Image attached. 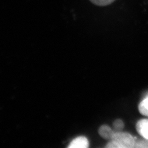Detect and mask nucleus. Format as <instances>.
<instances>
[{
    "label": "nucleus",
    "instance_id": "f257e3e1",
    "mask_svg": "<svg viewBox=\"0 0 148 148\" xmlns=\"http://www.w3.org/2000/svg\"><path fill=\"white\" fill-rule=\"evenodd\" d=\"M111 140L116 142L120 148H134L136 143L134 138L127 132H115Z\"/></svg>",
    "mask_w": 148,
    "mask_h": 148
},
{
    "label": "nucleus",
    "instance_id": "f03ea898",
    "mask_svg": "<svg viewBox=\"0 0 148 148\" xmlns=\"http://www.w3.org/2000/svg\"><path fill=\"white\" fill-rule=\"evenodd\" d=\"M136 129L138 133L148 140V120L142 119L138 122Z\"/></svg>",
    "mask_w": 148,
    "mask_h": 148
},
{
    "label": "nucleus",
    "instance_id": "7ed1b4c3",
    "mask_svg": "<svg viewBox=\"0 0 148 148\" xmlns=\"http://www.w3.org/2000/svg\"><path fill=\"white\" fill-rule=\"evenodd\" d=\"M89 147L88 139L83 136L74 139L69 145L70 148H87Z\"/></svg>",
    "mask_w": 148,
    "mask_h": 148
},
{
    "label": "nucleus",
    "instance_id": "20e7f679",
    "mask_svg": "<svg viewBox=\"0 0 148 148\" xmlns=\"http://www.w3.org/2000/svg\"><path fill=\"white\" fill-rule=\"evenodd\" d=\"M98 132L101 137L106 139H111L115 133L111 128L107 125L101 126L99 128Z\"/></svg>",
    "mask_w": 148,
    "mask_h": 148
},
{
    "label": "nucleus",
    "instance_id": "39448f33",
    "mask_svg": "<svg viewBox=\"0 0 148 148\" xmlns=\"http://www.w3.org/2000/svg\"><path fill=\"white\" fill-rule=\"evenodd\" d=\"M139 110L143 115L148 116V95L139 105Z\"/></svg>",
    "mask_w": 148,
    "mask_h": 148
},
{
    "label": "nucleus",
    "instance_id": "423d86ee",
    "mask_svg": "<svg viewBox=\"0 0 148 148\" xmlns=\"http://www.w3.org/2000/svg\"><path fill=\"white\" fill-rule=\"evenodd\" d=\"M90 1L95 5L99 6H106L109 5L115 0H90Z\"/></svg>",
    "mask_w": 148,
    "mask_h": 148
},
{
    "label": "nucleus",
    "instance_id": "0eeeda50",
    "mask_svg": "<svg viewBox=\"0 0 148 148\" xmlns=\"http://www.w3.org/2000/svg\"><path fill=\"white\" fill-rule=\"evenodd\" d=\"M113 127L117 131H120L122 130L124 127L123 122L120 119H117L113 123Z\"/></svg>",
    "mask_w": 148,
    "mask_h": 148
},
{
    "label": "nucleus",
    "instance_id": "6e6552de",
    "mask_svg": "<svg viewBox=\"0 0 148 148\" xmlns=\"http://www.w3.org/2000/svg\"><path fill=\"white\" fill-rule=\"evenodd\" d=\"M134 148H148V142L145 140L136 141Z\"/></svg>",
    "mask_w": 148,
    "mask_h": 148
}]
</instances>
